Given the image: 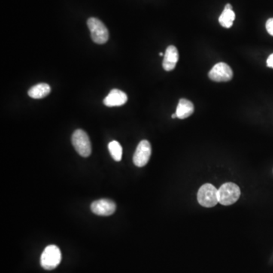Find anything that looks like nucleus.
<instances>
[{
  "label": "nucleus",
  "mask_w": 273,
  "mask_h": 273,
  "mask_svg": "<svg viewBox=\"0 0 273 273\" xmlns=\"http://www.w3.org/2000/svg\"><path fill=\"white\" fill-rule=\"evenodd\" d=\"M151 156V145L147 140L141 141L136 149L133 156V162L138 167L145 166Z\"/></svg>",
  "instance_id": "7"
},
{
  "label": "nucleus",
  "mask_w": 273,
  "mask_h": 273,
  "mask_svg": "<svg viewBox=\"0 0 273 273\" xmlns=\"http://www.w3.org/2000/svg\"><path fill=\"white\" fill-rule=\"evenodd\" d=\"M241 196L240 188L235 183L227 182L218 190V201L223 206L235 204Z\"/></svg>",
  "instance_id": "1"
},
{
  "label": "nucleus",
  "mask_w": 273,
  "mask_h": 273,
  "mask_svg": "<svg viewBox=\"0 0 273 273\" xmlns=\"http://www.w3.org/2000/svg\"><path fill=\"white\" fill-rule=\"evenodd\" d=\"M195 111L193 104L189 100L180 99L177 104L176 115L177 118L180 119H185L192 116Z\"/></svg>",
  "instance_id": "11"
},
{
  "label": "nucleus",
  "mask_w": 273,
  "mask_h": 273,
  "mask_svg": "<svg viewBox=\"0 0 273 273\" xmlns=\"http://www.w3.org/2000/svg\"><path fill=\"white\" fill-rule=\"evenodd\" d=\"M224 10H232V5H231V4H227V5L225 6Z\"/></svg>",
  "instance_id": "17"
},
{
  "label": "nucleus",
  "mask_w": 273,
  "mask_h": 273,
  "mask_svg": "<svg viewBox=\"0 0 273 273\" xmlns=\"http://www.w3.org/2000/svg\"><path fill=\"white\" fill-rule=\"evenodd\" d=\"M91 210L98 216H111L116 210V205L113 201L107 199L99 200L91 204Z\"/></svg>",
  "instance_id": "8"
},
{
  "label": "nucleus",
  "mask_w": 273,
  "mask_h": 273,
  "mask_svg": "<svg viewBox=\"0 0 273 273\" xmlns=\"http://www.w3.org/2000/svg\"><path fill=\"white\" fill-rule=\"evenodd\" d=\"M179 59L178 51L174 46H169L167 47L164 55L162 67L166 71H171L175 68L176 64Z\"/></svg>",
  "instance_id": "10"
},
{
  "label": "nucleus",
  "mask_w": 273,
  "mask_h": 273,
  "mask_svg": "<svg viewBox=\"0 0 273 273\" xmlns=\"http://www.w3.org/2000/svg\"><path fill=\"white\" fill-rule=\"evenodd\" d=\"M265 28H266L267 32L271 36H273V18L268 19V21L265 24Z\"/></svg>",
  "instance_id": "15"
},
{
  "label": "nucleus",
  "mask_w": 273,
  "mask_h": 273,
  "mask_svg": "<svg viewBox=\"0 0 273 273\" xmlns=\"http://www.w3.org/2000/svg\"><path fill=\"white\" fill-rule=\"evenodd\" d=\"M266 64L267 66L273 68V53L268 56V59H267Z\"/></svg>",
  "instance_id": "16"
},
{
  "label": "nucleus",
  "mask_w": 273,
  "mask_h": 273,
  "mask_svg": "<svg viewBox=\"0 0 273 273\" xmlns=\"http://www.w3.org/2000/svg\"><path fill=\"white\" fill-rule=\"evenodd\" d=\"M198 201L203 207H215L219 203L217 189L213 185H204L198 191Z\"/></svg>",
  "instance_id": "5"
},
{
  "label": "nucleus",
  "mask_w": 273,
  "mask_h": 273,
  "mask_svg": "<svg viewBox=\"0 0 273 273\" xmlns=\"http://www.w3.org/2000/svg\"><path fill=\"white\" fill-rule=\"evenodd\" d=\"M87 26L90 31L91 38L98 44H104L109 40V31L107 27L100 19L89 18Z\"/></svg>",
  "instance_id": "3"
},
{
  "label": "nucleus",
  "mask_w": 273,
  "mask_h": 273,
  "mask_svg": "<svg viewBox=\"0 0 273 273\" xmlns=\"http://www.w3.org/2000/svg\"><path fill=\"white\" fill-rule=\"evenodd\" d=\"M109 150L110 154L116 162L122 160V147L118 141H113L109 144Z\"/></svg>",
  "instance_id": "14"
},
{
  "label": "nucleus",
  "mask_w": 273,
  "mask_h": 273,
  "mask_svg": "<svg viewBox=\"0 0 273 273\" xmlns=\"http://www.w3.org/2000/svg\"><path fill=\"white\" fill-rule=\"evenodd\" d=\"M71 142L76 151L83 157H88L91 154L90 141L87 134L81 129L76 130L71 137Z\"/></svg>",
  "instance_id": "4"
},
{
  "label": "nucleus",
  "mask_w": 273,
  "mask_h": 273,
  "mask_svg": "<svg viewBox=\"0 0 273 273\" xmlns=\"http://www.w3.org/2000/svg\"><path fill=\"white\" fill-rule=\"evenodd\" d=\"M62 259V253L56 245H50L43 250L40 258V263L45 269L52 270L58 266Z\"/></svg>",
  "instance_id": "2"
},
{
  "label": "nucleus",
  "mask_w": 273,
  "mask_h": 273,
  "mask_svg": "<svg viewBox=\"0 0 273 273\" xmlns=\"http://www.w3.org/2000/svg\"><path fill=\"white\" fill-rule=\"evenodd\" d=\"M159 56H163V53H159Z\"/></svg>",
  "instance_id": "19"
},
{
  "label": "nucleus",
  "mask_w": 273,
  "mask_h": 273,
  "mask_svg": "<svg viewBox=\"0 0 273 273\" xmlns=\"http://www.w3.org/2000/svg\"><path fill=\"white\" fill-rule=\"evenodd\" d=\"M209 77L216 82L229 81L233 77V71L229 65L224 62H219L210 70Z\"/></svg>",
  "instance_id": "6"
},
{
  "label": "nucleus",
  "mask_w": 273,
  "mask_h": 273,
  "mask_svg": "<svg viewBox=\"0 0 273 273\" xmlns=\"http://www.w3.org/2000/svg\"><path fill=\"white\" fill-rule=\"evenodd\" d=\"M51 92V88L47 83H41L34 85L28 90L30 98L34 99H42L48 96Z\"/></svg>",
  "instance_id": "12"
},
{
  "label": "nucleus",
  "mask_w": 273,
  "mask_h": 273,
  "mask_svg": "<svg viewBox=\"0 0 273 273\" xmlns=\"http://www.w3.org/2000/svg\"><path fill=\"white\" fill-rule=\"evenodd\" d=\"M235 19V14L232 10H224L221 16H219V22L222 27L225 28H230L233 25Z\"/></svg>",
  "instance_id": "13"
},
{
  "label": "nucleus",
  "mask_w": 273,
  "mask_h": 273,
  "mask_svg": "<svg viewBox=\"0 0 273 273\" xmlns=\"http://www.w3.org/2000/svg\"><path fill=\"white\" fill-rule=\"evenodd\" d=\"M171 118H172V119H175V118H177V115H176V113H174V114H172V116H171Z\"/></svg>",
  "instance_id": "18"
},
{
  "label": "nucleus",
  "mask_w": 273,
  "mask_h": 273,
  "mask_svg": "<svg viewBox=\"0 0 273 273\" xmlns=\"http://www.w3.org/2000/svg\"><path fill=\"white\" fill-rule=\"evenodd\" d=\"M128 96L120 89H113L110 91L108 96L104 99V105L108 107H121L126 104Z\"/></svg>",
  "instance_id": "9"
}]
</instances>
